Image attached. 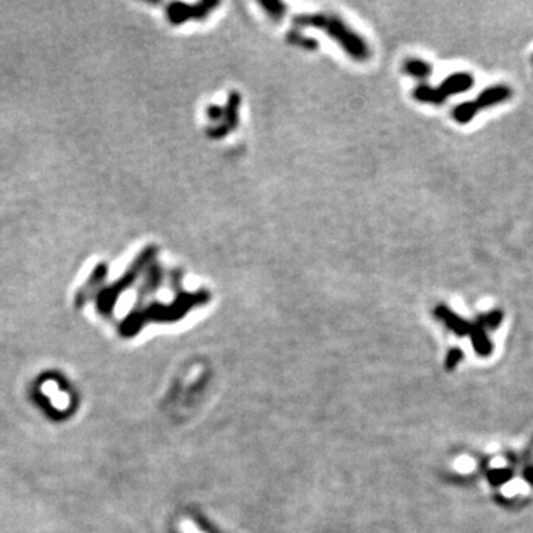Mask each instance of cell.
Returning <instances> with one entry per match:
<instances>
[{
  "label": "cell",
  "instance_id": "obj_1",
  "mask_svg": "<svg viewBox=\"0 0 533 533\" xmlns=\"http://www.w3.org/2000/svg\"><path fill=\"white\" fill-rule=\"evenodd\" d=\"M301 19H304V21L310 26L325 29L330 34V37L337 39V41L345 48V51L351 56L359 58V59H365L366 56H369V49L366 48L362 39L357 34L350 31L341 21H338V19L330 18V16H323V15L305 16Z\"/></svg>",
  "mask_w": 533,
  "mask_h": 533
},
{
  "label": "cell",
  "instance_id": "obj_2",
  "mask_svg": "<svg viewBox=\"0 0 533 533\" xmlns=\"http://www.w3.org/2000/svg\"><path fill=\"white\" fill-rule=\"evenodd\" d=\"M474 78L469 73H455L446 77L439 88H431L428 85H420L413 92V96L420 103L428 104H443L446 98L455 93L467 92L471 89Z\"/></svg>",
  "mask_w": 533,
  "mask_h": 533
},
{
  "label": "cell",
  "instance_id": "obj_3",
  "mask_svg": "<svg viewBox=\"0 0 533 533\" xmlns=\"http://www.w3.org/2000/svg\"><path fill=\"white\" fill-rule=\"evenodd\" d=\"M509 96H511V89L508 86H504V85L492 86L483 91L476 101L460 104L455 110L452 111V116L453 118H455V122L464 125V123L471 122L472 117L476 116L480 110L489 108L490 106H495V104H501L507 101Z\"/></svg>",
  "mask_w": 533,
  "mask_h": 533
},
{
  "label": "cell",
  "instance_id": "obj_4",
  "mask_svg": "<svg viewBox=\"0 0 533 533\" xmlns=\"http://www.w3.org/2000/svg\"><path fill=\"white\" fill-rule=\"evenodd\" d=\"M107 265L104 263H100L98 264L91 275L88 278V280L85 282V285H82V288L78 289L76 292V298H74V303L77 307H83L89 303V300H92L95 293L98 292V289H100V286L104 283L106 280V275H107Z\"/></svg>",
  "mask_w": 533,
  "mask_h": 533
},
{
  "label": "cell",
  "instance_id": "obj_5",
  "mask_svg": "<svg viewBox=\"0 0 533 533\" xmlns=\"http://www.w3.org/2000/svg\"><path fill=\"white\" fill-rule=\"evenodd\" d=\"M405 70L412 77L421 78V81H425V78H428L432 73L431 64H428L427 61H422V59H420V58H412V59H409V61H406Z\"/></svg>",
  "mask_w": 533,
  "mask_h": 533
},
{
  "label": "cell",
  "instance_id": "obj_6",
  "mask_svg": "<svg viewBox=\"0 0 533 533\" xmlns=\"http://www.w3.org/2000/svg\"><path fill=\"white\" fill-rule=\"evenodd\" d=\"M181 529H183L184 533H205L199 527H197L191 520H184V523L181 524Z\"/></svg>",
  "mask_w": 533,
  "mask_h": 533
}]
</instances>
